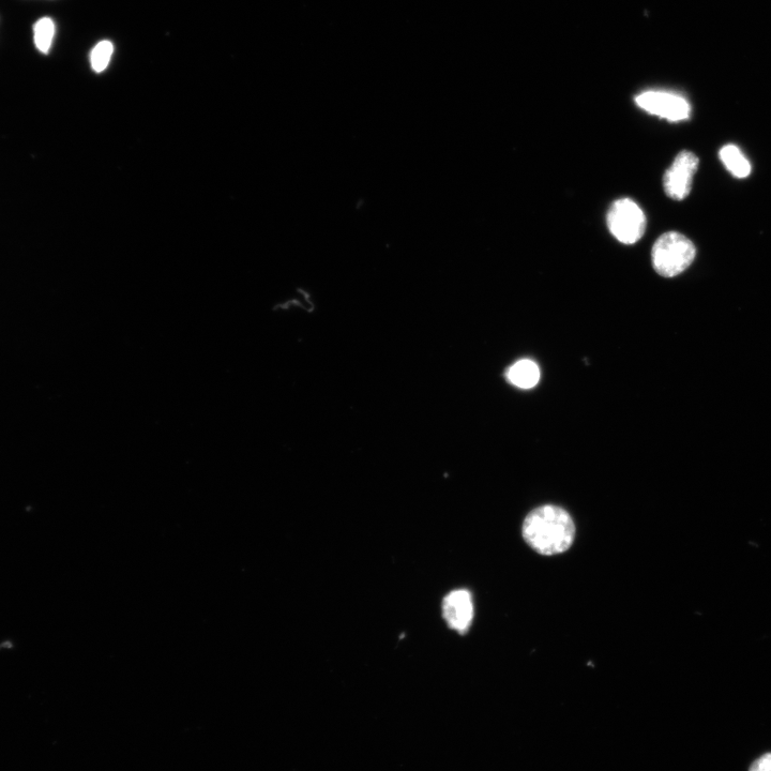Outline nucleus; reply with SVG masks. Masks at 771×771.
Masks as SVG:
<instances>
[{
	"mask_svg": "<svg viewBox=\"0 0 771 771\" xmlns=\"http://www.w3.org/2000/svg\"><path fill=\"white\" fill-rule=\"evenodd\" d=\"M525 542L544 556L563 554L576 538V525L562 507L544 505L528 513L522 527Z\"/></svg>",
	"mask_w": 771,
	"mask_h": 771,
	"instance_id": "f257e3e1",
	"label": "nucleus"
},
{
	"mask_svg": "<svg viewBox=\"0 0 771 771\" xmlns=\"http://www.w3.org/2000/svg\"><path fill=\"white\" fill-rule=\"evenodd\" d=\"M697 255L692 241L677 232H668L660 236L652 251L653 265L657 274L673 278L689 268Z\"/></svg>",
	"mask_w": 771,
	"mask_h": 771,
	"instance_id": "f03ea898",
	"label": "nucleus"
},
{
	"mask_svg": "<svg viewBox=\"0 0 771 771\" xmlns=\"http://www.w3.org/2000/svg\"><path fill=\"white\" fill-rule=\"evenodd\" d=\"M646 224L643 210L632 200H618L609 210V230L624 245L638 243L646 231Z\"/></svg>",
	"mask_w": 771,
	"mask_h": 771,
	"instance_id": "7ed1b4c3",
	"label": "nucleus"
},
{
	"mask_svg": "<svg viewBox=\"0 0 771 771\" xmlns=\"http://www.w3.org/2000/svg\"><path fill=\"white\" fill-rule=\"evenodd\" d=\"M699 168V158L691 151L679 153L671 168L665 172L663 187L669 198L683 201L691 192L693 177Z\"/></svg>",
	"mask_w": 771,
	"mask_h": 771,
	"instance_id": "20e7f679",
	"label": "nucleus"
},
{
	"mask_svg": "<svg viewBox=\"0 0 771 771\" xmlns=\"http://www.w3.org/2000/svg\"><path fill=\"white\" fill-rule=\"evenodd\" d=\"M636 102L642 110L669 122H682L691 114L690 104L684 97L668 92L650 90L639 95Z\"/></svg>",
	"mask_w": 771,
	"mask_h": 771,
	"instance_id": "39448f33",
	"label": "nucleus"
},
{
	"mask_svg": "<svg viewBox=\"0 0 771 771\" xmlns=\"http://www.w3.org/2000/svg\"><path fill=\"white\" fill-rule=\"evenodd\" d=\"M443 616L449 628L465 633L474 619L472 594L466 589L449 593L443 601Z\"/></svg>",
	"mask_w": 771,
	"mask_h": 771,
	"instance_id": "423d86ee",
	"label": "nucleus"
},
{
	"mask_svg": "<svg viewBox=\"0 0 771 771\" xmlns=\"http://www.w3.org/2000/svg\"><path fill=\"white\" fill-rule=\"evenodd\" d=\"M540 368L531 359H521L513 364L506 373L507 381L520 389H532L540 381Z\"/></svg>",
	"mask_w": 771,
	"mask_h": 771,
	"instance_id": "0eeeda50",
	"label": "nucleus"
},
{
	"mask_svg": "<svg viewBox=\"0 0 771 771\" xmlns=\"http://www.w3.org/2000/svg\"><path fill=\"white\" fill-rule=\"evenodd\" d=\"M720 159L725 168L736 178H746L751 173V165L748 159L735 145L724 146L720 150Z\"/></svg>",
	"mask_w": 771,
	"mask_h": 771,
	"instance_id": "6e6552de",
	"label": "nucleus"
},
{
	"mask_svg": "<svg viewBox=\"0 0 771 771\" xmlns=\"http://www.w3.org/2000/svg\"><path fill=\"white\" fill-rule=\"evenodd\" d=\"M35 43L37 49L44 54H48L55 35V24L50 18L39 20L34 26Z\"/></svg>",
	"mask_w": 771,
	"mask_h": 771,
	"instance_id": "1a4fd4ad",
	"label": "nucleus"
},
{
	"mask_svg": "<svg viewBox=\"0 0 771 771\" xmlns=\"http://www.w3.org/2000/svg\"><path fill=\"white\" fill-rule=\"evenodd\" d=\"M114 52V45L110 41H101L90 55V63L95 72L100 73L108 68Z\"/></svg>",
	"mask_w": 771,
	"mask_h": 771,
	"instance_id": "9d476101",
	"label": "nucleus"
},
{
	"mask_svg": "<svg viewBox=\"0 0 771 771\" xmlns=\"http://www.w3.org/2000/svg\"><path fill=\"white\" fill-rule=\"evenodd\" d=\"M749 771H771V753L763 754L761 758L754 761Z\"/></svg>",
	"mask_w": 771,
	"mask_h": 771,
	"instance_id": "9b49d317",
	"label": "nucleus"
}]
</instances>
